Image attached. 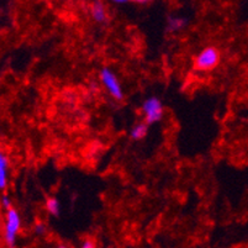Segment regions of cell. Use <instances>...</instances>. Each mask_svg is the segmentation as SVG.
Masks as SVG:
<instances>
[{"mask_svg":"<svg viewBox=\"0 0 248 248\" xmlns=\"http://www.w3.org/2000/svg\"><path fill=\"white\" fill-rule=\"evenodd\" d=\"M21 230V216L16 209H10L6 211L4 220V241L9 248H14L16 245L17 234Z\"/></svg>","mask_w":248,"mask_h":248,"instance_id":"1","label":"cell"},{"mask_svg":"<svg viewBox=\"0 0 248 248\" xmlns=\"http://www.w3.org/2000/svg\"><path fill=\"white\" fill-rule=\"evenodd\" d=\"M221 53L215 46H207L194 58V68L199 72H210L218 66Z\"/></svg>","mask_w":248,"mask_h":248,"instance_id":"2","label":"cell"},{"mask_svg":"<svg viewBox=\"0 0 248 248\" xmlns=\"http://www.w3.org/2000/svg\"><path fill=\"white\" fill-rule=\"evenodd\" d=\"M33 230H35L36 234H44L46 232V225L44 222H37V224H35Z\"/></svg>","mask_w":248,"mask_h":248,"instance_id":"11","label":"cell"},{"mask_svg":"<svg viewBox=\"0 0 248 248\" xmlns=\"http://www.w3.org/2000/svg\"><path fill=\"white\" fill-rule=\"evenodd\" d=\"M0 204H1V206H3L6 211L13 209V200H11V198L9 197V195H6V194H4L3 197H1Z\"/></svg>","mask_w":248,"mask_h":248,"instance_id":"10","label":"cell"},{"mask_svg":"<svg viewBox=\"0 0 248 248\" xmlns=\"http://www.w3.org/2000/svg\"><path fill=\"white\" fill-rule=\"evenodd\" d=\"M148 134V125L145 121H141V123H137L132 126V128L130 130V137H131L134 141H141V140L145 139Z\"/></svg>","mask_w":248,"mask_h":248,"instance_id":"8","label":"cell"},{"mask_svg":"<svg viewBox=\"0 0 248 248\" xmlns=\"http://www.w3.org/2000/svg\"><path fill=\"white\" fill-rule=\"evenodd\" d=\"M9 182V159L4 152L0 151V190H5Z\"/></svg>","mask_w":248,"mask_h":248,"instance_id":"6","label":"cell"},{"mask_svg":"<svg viewBox=\"0 0 248 248\" xmlns=\"http://www.w3.org/2000/svg\"><path fill=\"white\" fill-rule=\"evenodd\" d=\"M57 248H68V247H67V246H63V245H61V246H58Z\"/></svg>","mask_w":248,"mask_h":248,"instance_id":"14","label":"cell"},{"mask_svg":"<svg viewBox=\"0 0 248 248\" xmlns=\"http://www.w3.org/2000/svg\"><path fill=\"white\" fill-rule=\"evenodd\" d=\"M99 79L112 99L117 101L124 100V89L116 73L112 69H110L109 67H103L99 72Z\"/></svg>","mask_w":248,"mask_h":248,"instance_id":"3","label":"cell"},{"mask_svg":"<svg viewBox=\"0 0 248 248\" xmlns=\"http://www.w3.org/2000/svg\"><path fill=\"white\" fill-rule=\"evenodd\" d=\"M90 16L98 24H105L109 19L108 10L101 1H94L90 6Z\"/></svg>","mask_w":248,"mask_h":248,"instance_id":"5","label":"cell"},{"mask_svg":"<svg viewBox=\"0 0 248 248\" xmlns=\"http://www.w3.org/2000/svg\"><path fill=\"white\" fill-rule=\"evenodd\" d=\"M188 20L182 16H169L167 20V31L168 32H178L186 29Z\"/></svg>","mask_w":248,"mask_h":248,"instance_id":"7","label":"cell"},{"mask_svg":"<svg viewBox=\"0 0 248 248\" xmlns=\"http://www.w3.org/2000/svg\"><path fill=\"white\" fill-rule=\"evenodd\" d=\"M45 206H46V210L49 215L56 216V217L60 216L61 202L57 198H48V199L46 200V205H45Z\"/></svg>","mask_w":248,"mask_h":248,"instance_id":"9","label":"cell"},{"mask_svg":"<svg viewBox=\"0 0 248 248\" xmlns=\"http://www.w3.org/2000/svg\"><path fill=\"white\" fill-rule=\"evenodd\" d=\"M142 114L145 117V123L147 125H152V124L159 123L162 120L164 114V108L162 101L155 96H151V98L146 99L142 104Z\"/></svg>","mask_w":248,"mask_h":248,"instance_id":"4","label":"cell"},{"mask_svg":"<svg viewBox=\"0 0 248 248\" xmlns=\"http://www.w3.org/2000/svg\"><path fill=\"white\" fill-rule=\"evenodd\" d=\"M126 3H127L126 0H116V1H114V4H120V5H124Z\"/></svg>","mask_w":248,"mask_h":248,"instance_id":"13","label":"cell"},{"mask_svg":"<svg viewBox=\"0 0 248 248\" xmlns=\"http://www.w3.org/2000/svg\"><path fill=\"white\" fill-rule=\"evenodd\" d=\"M80 248H96V245L95 242H94L93 240H90V238H87V240L83 241L82 246H80Z\"/></svg>","mask_w":248,"mask_h":248,"instance_id":"12","label":"cell"}]
</instances>
